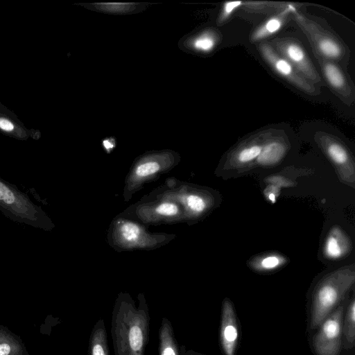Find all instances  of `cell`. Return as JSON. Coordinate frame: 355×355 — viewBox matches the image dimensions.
I'll return each mask as SVG.
<instances>
[{
	"label": "cell",
	"instance_id": "6da1fadb",
	"mask_svg": "<svg viewBox=\"0 0 355 355\" xmlns=\"http://www.w3.org/2000/svg\"><path fill=\"white\" fill-rule=\"evenodd\" d=\"M138 304L129 293H120L112 312L111 337L114 355H145L149 342L150 314L143 293Z\"/></svg>",
	"mask_w": 355,
	"mask_h": 355
},
{
	"label": "cell",
	"instance_id": "7a4b0ae2",
	"mask_svg": "<svg viewBox=\"0 0 355 355\" xmlns=\"http://www.w3.org/2000/svg\"><path fill=\"white\" fill-rule=\"evenodd\" d=\"M354 282L353 271L339 270L325 277L315 286L311 297L308 328L315 330L345 299Z\"/></svg>",
	"mask_w": 355,
	"mask_h": 355
},
{
	"label": "cell",
	"instance_id": "3957f363",
	"mask_svg": "<svg viewBox=\"0 0 355 355\" xmlns=\"http://www.w3.org/2000/svg\"><path fill=\"white\" fill-rule=\"evenodd\" d=\"M291 17L309 40L314 55L338 64L347 69L350 51L334 31L326 28L295 8Z\"/></svg>",
	"mask_w": 355,
	"mask_h": 355
},
{
	"label": "cell",
	"instance_id": "277c9868",
	"mask_svg": "<svg viewBox=\"0 0 355 355\" xmlns=\"http://www.w3.org/2000/svg\"><path fill=\"white\" fill-rule=\"evenodd\" d=\"M0 210L10 219L33 227L51 231L54 223L22 191L0 177Z\"/></svg>",
	"mask_w": 355,
	"mask_h": 355
},
{
	"label": "cell",
	"instance_id": "5b68a950",
	"mask_svg": "<svg viewBox=\"0 0 355 355\" xmlns=\"http://www.w3.org/2000/svg\"><path fill=\"white\" fill-rule=\"evenodd\" d=\"M345 298L318 326L311 338L315 355H340L343 346V320Z\"/></svg>",
	"mask_w": 355,
	"mask_h": 355
},
{
	"label": "cell",
	"instance_id": "8992f818",
	"mask_svg": "<svg viewBox=\"0 0 355 355\" xmlns=\"http://www.w3.org/2000/svg\"><path fill=\"white\" fill-rule=\"evenodd\" d=\"M179 155L173 150L152 151L139 157L134 164L127 180L128 191L153 179L166 170L173 168L179 161Z\"/></svg>",
	"mask_w": 355,
	"mask_h": 355
},
{
	"label": "cell",
	"instance_id": "52a82bcc",
	"mask_svg": "<svg viewBox=\"0 0 355 355\" xmlns=\"http://www.w3.org/2000/svg\"><path fill=\"white\" fill-rule=\"evenodd\" d=\"M268 43L280 56L290 62L309 81L315 85L321 83L320 74L298 40L291 37H277Z\"/></svg>",
	"mask_w": 355,
	"mask_h": 355
},
{
	"label": "cell",
	"instance_id": "ba28073f",
	"mask_svg": "<svg viewBox=\"0 0 355 355\" xmlns=\"http://www.w3.org/2000/svg\"><path fill=\"white\" fill-rule=\"evenodd\" d=\"M257 49L262 58L277 74L293 87L311 96L320 94L319 89L305 78L290 62L280 56L267 42H261Z\"/></svg>",
	"mask_w": 355,
	"mask_h": 355
},
{
	"label": "cell",
	"instance_id": "9c48e42d",
	"mask_svg": "<svg viewBox=\"0 0 355 355\" xmlns=\"http://www.w3.org/2000/svg\"><path fill=\"white\" fill-rule=\"evenodd\" d=\"M314 56L330 89L343 103L351 106L355 100V87L345 69L334 62Z\"/></svg>",
	"mask_w": 355,
	"mask_h": 355
},
{
	"label": "cell",
	"instance_id": "30bf717a",
	"mask_svg": "<svg viewBox=\"0 0 355 355\" xmlns=\"http://www.w3.org/2000/svg\"><path fill=\"white\" fill-rule=\"evenodd\" d=\"M241 338L239 320L234 306L225 298L221 306L219 345L223 355H236Z\"/></svg>",
	"mask_w": 355,
	"mask_h": 355
},
{
	"label": "cell",
	"instance_id": "8fae6325",
	"mask_svg": "<svg viewBox=\"0 0 355 355\" xmlns=\"http://www.w3.org/2000/svg\"><path fill=\"white\" fill-rule=\"evenodd\" d=\"M115 246L122 248L152 247L153 235H150L132 221L120 219L114 223L112 234Z\"/></svg>",
	"mask_w": 355,
	"mask_h": 355
},
{
	"label": "cell",
	"instance_id": "7c38bea8",
	"mask_svg": "<svg viewBox=\"0 0 355 355\" xmlns=\"http://www.w3.org/2000/svg\"><path fill=\"white\" fill-rule=\"evenodd\" d=\"M221 39L222 35L218 30L214 27H205L184 36L179 44L185 51L208 55L216 49Z\"/></svg>",
	"mask_w": 355,
	"mask_h": 355
},
{
	"label": "cell",
	"instance_id": "4fadbf2b",
	"mask_svg": "<svg viewBox=\"0 0 355 355\" xmlns=\"http://www.w3.org/2000/svg\"><path fill=\"white\" fill-rule=\"evenodd\" d=\"M274 129L262 130L243 140L230 154L228 163L242 166L256 160L261 153L266 139Z\"/></svg>",
	"mask_w": 355,
	"mask_h": 355
},
{
	"label": "cell",
	"instance_id": "5bb4252c",
	"mask_svg": "<svg viewBox=\"0 0 355 355\" xmlns=\"http://www.w3.org/2000/svg\"><path fill=\"white\" fill-rule=\"evenodd\" d=\"M315 140L325 154L339 168L354 169V162L345 144L336 136L319 131L315 134Z\"/></svg>",
	"mask_w": 355,
	"mask_h": 355
},
{
	"label": "cell",
	"instance_id": "9a60e30c",
	"mask_svg": "<svg viewBox=\"0 0 355 355\" xmlns=\"http://www.w3.org/2000/svg\"><path fill=\"white\" fill-rule=\"evenodd\" d=\"M182 207L177 202L165 199L139 207L137 216L144 222L175 220L183 218Z\"/></svg>",
	"mask_w": 355,
	"mask_h": 355
},
{
	"label": "cell",
	"instance_id": "2e32d148",
	"mask_svg": "<svg viewBox=\"0 0 355 355\" xmlns=\"http://www.w3.org/2000/svg\"><path fill=\"white\" fill-rule=\"evenodd\" d=\"M289 142L286 135L277 130H273L266 139L257 162L260 164L271 165L280 161L286 154Z\"/></svg>",
	"mask_w": 355,
	"mask_h": 355
},
{
	"label": "cell",
	"instance_id": "e0dca14e",
	"mask_svg": "<svg viewBox=\"0 0 355 355\" xmlns=\"http://www.w3.org/2000/svg\"><path fill=\"white\" fill-rule=\"evenodd\" d=\"M295 8L296 6L294 4L290 3L280 12L270 15L251 33L250 41L255 43L277 33L291 17V12Z\"/></svg>",
	"mask_w": 355,
	"mask_h": 355
},
{
	"label": "cell",
	"instance_id": "ac0fdd59",
	"mask_svg": "<svg viewBox=\"0 0 355 355\" xmlns=\"http://www.w3.org/2000/svg\"><path fill=\"white\" fill-rule=\"evenodd\" d=\"M87 9L104 14L123 15L143 12L149 5L147 3L138 2H94L81 3Z\"/></svg>",
	"mask_w": 355,
	"mask_h": 355
},
{
	"label": "cell",
	"instance_id": "d6986e66",
	"mask_svg": "<svg viewBox=\"0 0 355 355\" xmlns=\"http://www.w3.org/2000/svg\"><path fill=\"white\" fill-rule=\"evenodd\" d=\"M168 200H176L186 214L189 216H197L202 214L207 209V201L202 195L196 191H180L176 195L171 193L169 196L164 197Z\"/></svg>",
	"mask_w": 355,
	"mask_h": 355
},
{
	"label": "cell",
	"instance_id": "ffe728a7",
	"mask_svg": "<svg viewBox=\"0 0 355 355\" xmlns=\"http://www.w3.org/2000/svg\"><path fill=\"white\" fill-rule=\"evenodd\" d=\"M158 354L180 355V347L176 340L171 321L163 317L158 331Z\"/></svg>",
	"mask_w": 355,
	"mask_h": 355
},
{
	"label": "cell",
	"instance_id": "44dd1931",
	"mask_svg": "<svg viewBox=\"0 0 355 355\" xmlns=\"http://www.w3.org/2000/svg\"><path fill=\"white\" fill-rule=\"evenodd\" d=\"M87 355H110L104 320L98 319L89 338Z\"/></svg>",
	"mask_w": 355,
	"mask_h": 355
},
{
	"label": "cell",
	"instance_id": "7402d4cb",
	"mask_svg": "<svg viewBox=\"0 0 355 355\" xmlns=\"http://www.w3.org/2000/svg\"><path fill=\"white\" fill-rule=\"evenodd\" d=\"M355 343V298L353 295L346 305L343 320V345L351 349Z\"/></svg>",
	"mask_w": 355,
	"mask_h": 355
},
{
	"label": "cell",
	"instance_id": "603a6c76",
	"mask_svg": "<svg viewBox=\"0 0 355 355\" xmlns=\"http://www.w3.org/2000/svg\"><path fill=\"white\" fill-rule=\"evenodd\" d=\"M290 3L273 1H243L241 7L245 12L261 15H274L287 7Z\"/></svg>",
	"mask_w": 355,
	"mask_h": 355
},
{
	"label": "cell",
	"instance_id": "cb8c5ba5",
	"mask_svg": "<svg viewBox=\"0 0 355 355\" xmlns=\"http://www.w3.org/2000/svg\"><path fill=\"white\" fill-rule=\"evenodd\" d=\"M343 238L338 230L332 231L328 236L324 252L329 258L338 259L344 254L346 248H344Z\"/></svg>",
	"mask_w": 355,
	"mask_h": 355
},
{
	"label": "cell",
	"instance_id": "d4e9b609",
	"mask_svg": "<svg viewBox=\"0 0 355 355\" xmlns=\"http://www.w3.org/2000/svg\"><path fill=\"white\" fill-rule=\"evenodd\" d=\"M0 355H24L21 344L4 330H0Z\"/></svg>",
	"mask_w": 355,
	"mask_h": 355
},
{
	"label": "cell",
	"instance_id": "484cf974",
	"mask_svg": "<svg viewBox=\"0 0 355 355\" xmlns=\"http://www.w3.org/2000/svg\"><path fill=\"white\" fill-rule=\"evenodd\" d=\"M243 1H226L225 2L216 19V24L222 26L225 24L232 16L233 13L241 7Z\"/></svg>",
	"mask_w": 355,
	"mask_h": 355
},
{
	"label": "cell",
	"instance_id": "4316f807",
	"mask_svg": "<svg viewBox=\"0 0 355 355\" xmlns=\"http://www.w3.org/2000/svg\"><path fill=\"white\" fill-rule=\"evenodd\" d=\"M283 262L282 258L277 255H268L259 261V268L263 270H272L277 268Z\"/></svg>",
	"mask_w": 355,
	"mask_h": 355
},
{
	"label": "cell",
	"instance_id": "83f0119b",
	"mask_svg": "<svg viewBox=\"0 0 355 355\" xmlns=\"http://www.w3.org/2000/svg\"><path fill=\"white\" fill-rule=\"evenodd\" d=\"M102 147L107 153L113 150L116 146V139L113 137L104 138L101 141Z\"/></svg>",
	"mask_w": 355,
	"mask_h": 355
},
{
	"label": "cell",
	"instance_id": "f1b7e54d",
	"mask_svg": "<svg viewBox=\"0 0 355 355\" xmlns=\"http://www.w3.org/2000/svg\"><path fill=\"white\" fill-rule=\"evenodd\" d=\"M15 129L14 123L6 118H0V130L5 132H11Z\"/></svg>",
	"mask_w": 355,
	"mask_h": 355
},
{
	"label": "cell",
	"instance_id": "f546056e",
	"mask_svg": "<svg viewBox=\"0 0 355 355\" xmlns=\"http://www.w3.org/2000/svg\"><path fill=\"white\" fill-rule=\"evenodd\" d=\"M187 355H207L200 352H196L193 349H187Z\"/></svg>",
	"mask_w": 355,
	"mask_h": 355
},
{
	"label": "cell",
	"instance_id": "4dcf8cb0",
	"mask_svg": "<svg viewBox=\"0 0 355 355\" xmlns=\"http://www.w3.org/2000/svg\"><path fill=\"white\" fill-rule=\"evenodd\" d=\"M180 355H187L186 346L182 345L180 347Z\"/></svg>",
	"mask_w": 355,
	"mask_h": 355
}]
</instances>
